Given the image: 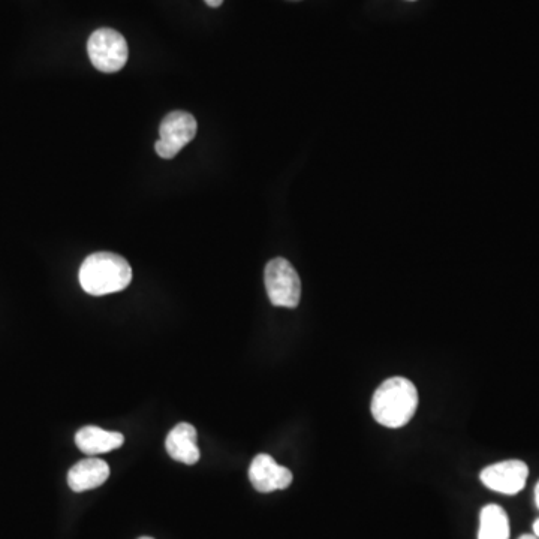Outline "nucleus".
Returning a JSON list of instances; mask_svg holds the SVG:
<instances>
[{
    "label": "nucleus",
    "instance_id": "nucleus-1",
    "mask_svg": "<svg viewBox=\"0 0 539 539\" xmlns=\"http://www.w3.org/2000/svg\"><path fill=\"white\" fill-rule=\"evenodd\" d=\"M418 408V391L409 379L394 376L379 385L373 394L372 415L381 426L400 429L414 417Z\"/></svg>",
    "mask_w": 539,
    "mask_h": 539
},
{
    "label": "nucleus",
    "instance_id": "nucleus-2",
    "mask_svg": "<svg viewBox=\"0 0 539 539\" xmlns=\"http://www.w3.org/2000/svg\"><path fill=\"white\" fill-rule=\"evenodd\" d=\"M80 285L87 294L102 297L128 288L132 282V269L128 261L113 252L90 255L81 264Z\"/></svg>",
    "mask_w": 539,
    "mask_h": 539
},
{
    "label": "nucleus",
    "instance_id": "nucleus-3",
    "mask_svg": "<svg viewBox=\"0 0 539 539\" xmlns=\"http://www.w3.org/2000/svg\"><path fill=\"white\" fill-rule=\"evenodd\" d=\"M90 62L98 71L113 74L128 62L129 50L123 35L113 29H98L87 42Z\"/></svg>",
    "mask_w": 539,
    "mask_h": 539
},
{
    "label": "nucleus",
    "instance_id": "nucleus-4",
    "mask_svg": "<svg viewBox=\"0 0 539 539\" xmlns=\"http://www.w3.org/2000/svg\"><path fill=\"white\" fill-rule=\"evenodd\" d=\"M264 280L273 306L295 309L300 304V276L285 258H274L267 264Z\"/></svg>",
    "mask_w": 539,
    "mask_h": 539
},
{
    "label": "nucleus",
    "instance_id": "nucleus-5",
    "mask_svg": "<svg viewBox=\"0 0 539 539\" xmlns=\"http://www.w3.org/2000/svg\"><path fill=\"white\" fill-rule=\"evenodd\" d=\"M198 123L186 111H173L162 120L159 140L155 144L156 153L161 158L173 159L183 147L188 146L197 135Z\"/></svg>",
    "mask_w": 539,
    "mask_h": 539
},
{
    "label": "nucleus",
    "instance_id": "nucleus-6",
    "mask_svg": "<svg viewBox=\"0 0 539 539\" xmlns=\"http://www.w3.org/2000/svg\"><path fill=\"white\" fill-rule=\"evenodd\" d=\"M529 478V466L522 460H504L487 466L481 472L480 480L487 489L502 495L514 496L525 489Z\"/></svg>",
    "mask_w": 539,
    "mask_h": 539
},
{
    "label": "nucleus",
    "instance_id": "nucleus-7",
    "mask_svg": "<svg viewBox=\"0 0 539 539\" xmlns=\"http://www.w3.org/2000/svg\"><path fill=\"white\" fill-rule=\"evenodd\" d=\"M249 480L257 492H277L291 486L292 472L280 466L269 454H258L249 468Z\"/></svg>",
    "mask_w": 539,
    "mask_h": 539
},
{
    "label": "nucleus",
    "instance_id": "nucleus-8",
    "mask_svg": "<svg viewBox=\"0 0 539 539\" xmlns=\"http://www.w3.org/2000/svg\"><path fill=\"white\" fill-rule=\"evenodd\" d=\"M110 478V466L101 459H84L68 472V486L72 492L83 493L98 489Z\"/></svg>",
    "mask_w": 539,
    "mask_h": 539
},
{
    "label": "nucleus",
    "instance_id": "nucleus-9",
    "mask_svg": "<svg viewBox=\"0 0 539 539\" xmlns=\"http://www.w3.org/2000/svg\"><path fill=\"white\" fill-rule=\"evenodd\" d=\"M165 448L171 459L185 465H197L200 460V448L197 445V429L192 424L180 423L171 430L165 441Z\"/></svg>",
    "mask_w": 539,
    "mask_h": 539
},
{
    "label": "nucleus",
    "instance_id": "nucleus-10",
    "mask_svg": "<svg viewBox=\"0 0 539 539\" xmlns=\"http://www.w3.org/2000/svg\"><path fill=\"white\" fill-rule=\"evenodd\" d=\"M125 436L119 432H107L96 426H86L78 430L75 435V444L87 456L110 453L122 447Z\"/></svg>",
    "mask_w": 539,
    "mask_h": 539
},
{
    "label": "nucleus",
    "instance_id": "nucleus-11",
    "mask_svg": "<svg viewBox=\"0 0 539 539\" xmlns=\"http://www.w3.org/2000/svg\"><path fill=\"white\" fill-rule=\"evenodd\" d=\"M510 519L507 511L496 504H489L481 510L478 539H510Z\"/></svg>",
    "mask_w": 539,
    "mask_h": 539
},
{
    "label": "nucleus",
    "instance_id": "nucleus-12",
    "mask_svg": "<svg viewBox=\"0 0 539 539\" xmlns=\"http://www.w3.org/2000/svg\"><path fill=\"white\" fill-rule=\"evenodd\" d=\"M207 5L212 6V8H218L224 3V0H206Z\"/></svg>",
    "mask_w": 539,
    "mask_h": 539
},
{
    "label": "nucleus",
    "instance_id": "nucleus-13",
    "mask_svg": "<svg viewBox=\"0 0 539 539\" xmlns=\"http://www.w3.org/2000/svg\"><path fill=\"white\" fill-rule=\"evenodd\" d=\"M535 504H537V508L539 510V481L537 486H535Z\"/></svg>",
    "mask_w": 539,
    "mask_h": 539
},
{
    "label": "nucleus",
    "instance_id": "nucleus-14",
    "mask_svg": "<svg viewBox=\"0 0 539 539\" xmlns=\"http://www.w3.org/2000/svg\"><path fill=\"white\" fill-rule=\"evenodd\" d=\"M534 535L539 539V519L534 522Z\"/></svg>",
    "mask_w": 539,
    "mask_h": 539
},
{
    "label": "nucleus",
    "instance_id": "nucleus-15",
    "mask_svg": "<svg viewBox=\"0 0 539 539\" xmlns=\"http://www.w3.org/2000/svg\"><path fill=\"white\" fill-rule=\"evenodd\" d=\"M519 539H538L537 537H535V535H522V537H520Z\"/></svg>",
    "mask_w": 539,
    "mask_h": 539
},
{
    "label": "nucleus",
    "instance_id": "nucleus-16",
    "mask_svg": "<svg viewBox=\"0 0 539 539\" xmlns=\"http://www.w3.org/2000/svg\"><path fill=\"white\" fill-rule=\"evenodd\" d=\"M138 539H153V538H150V537H141V538H138Z\"/></svg>",
    "mask_w": 539,
    "mask_h": 539
},
{
    "label": "nucleus",
    "instance_id": "nucleus-17",
    "mask_svg": "<svg viewBox=\"0 0 539 539\" xmlns=\"http://www.w3.org/2000/svg\"><path fill=\"white\" fill-rule=\"evenodd\" d=\"M412 2H414V0H412Z\"/></svg>",
    "mask_w": 539,
    "mask_h": 539
}]
</instances>
